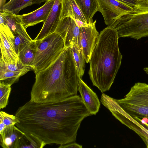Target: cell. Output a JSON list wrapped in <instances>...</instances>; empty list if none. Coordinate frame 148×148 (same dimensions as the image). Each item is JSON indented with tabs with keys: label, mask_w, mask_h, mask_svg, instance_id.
<instances>
[{
	"label": "cell",
	"mask_w": 148,
	"mask_h": 148,
	"mask_svg": "<svg viewBox=\"0 0 148 148\" xmlns=\"http://www.w3.org/2000/svg\"><path fill=\"white\" fill-rule=\"evenodd\" d=\"M91 114L77 95L60 101L36 103L29 101L15 114V125L39 143L42 147L75 142L82 121Z\"/></svg>",
	"instance_id": "obj_1"
},
{
	"label": "cell",
	"mask_w": 148,
	"mask_h": 148,
	"mask_svg": "<svg viewBox=\"0 0 148 148\" xmlns=\"http://www.w3.org/2000/svg\"><path fill=\"white\" fill-rule=\"evenodd\" d=\"M35 75L30 93L31 102H56L77 94L81 78L71 47H65L54 62Z\"/></svg>",
	"instance_id": "obj_2"
},
{
	"label": "cell",
	"mask_w": 148,
	"mask_h": 148,
	"mask_svg": "<svg viewBox=\"0 0 148 148\" xmlns=\"http://www.w3.org/2000/svg\"><path fill=\"white\" fill-rule=\"evenodd\" d=\"M119 38L115 29L105 28L99 34L89 62L90 78L102 93L110 89L121 64Z\"/></svg>",
	"instance_id": "obj_3"
},
{
	"label": "cell",
	"mask_w": 148,
	"mask_h": 148,
	"mask_svg": "<svg viewBox=\"0 0 148 148\" xmlns=\"http://www.w3.org/2000/svg\"><path fill=\"white\" fill-rule=\"evenodd\" d=\"M109 26L116 30L119 38L138 40L148 37V0L138 1L132 11L119 17Z\"/></svg>",
	"instance_id": "obj_4"
},
{
	"label": "cell",
	"mask_w": 148,
	"mask_h": 148,
	"mask_svg": "<svg viewBox=\"0 0 148 148\" xmlns=\"http://www.w3.org/2000/svg\"><path fill=\"white\" fill-rule=\"evenodd\" d=\"M35 40L36 50L32 65L35 73L52 64L65 48L63 40L55 32L41 39Z\"/></svg>",
	"instance_id": "obj_5"
},
{
	"label": "cell",
	"mask_w": 148,
	"mask_h": 148,
	"mask_svg": "<svg viewBox=\"0 0 148 148\" xmlns=\"http://www.w3.org/2000/svg\"><path fill=\"white\" fill-rule=\"evenodd\" d=\"M115 100L122 108L133 118L148 119V84H135L125 97Z\"/></svg>",
	"instance_id": "obj_6"
},
{
	"label": "cell",
	"mask_w": 148,
	"mask_h": 148,
	"mask_svg": "<svg viewBox=\"0 0 148 148\" xmlns=\"http://www.w3.org/2000/svg\"><path fill=\"white\" fill-rule=\"evenodd\" d=\"M101 103L116 119L138 135L148 148V131L141 123L139 118L131 116L122 108L115 99L108 96L103 98Z\"/></svg>",
	"instance_id": "obj_7"
},
{
	"label": "cell",
	"mask_w": 148,
	"mask_h": 148,
	"mask_svg": "<svg viewBox=\"0 0 148 148\" xmlns=\"http://www.w3.org/2000/svg\"><path fill=\"white\" fill-rule=\"evenodd\" d=\"M98 12L102 14L105 24L109 26L121 16L132 11L133 8L117 0H97Z\"/></svg>",
	"instance_id": "obj_8"
},
{
	"label": "cell",
	"mask_w": 148,
	"mask_h": 148,
	"mask_svg": "<svg viewBox=\"0 0 148 148\" xmlns=\"http://www.w3.org/2000/svg\"><path fill=\"white\" fill-rule=\"evenodd\" d=\"M55 32L62 38L65 47L76 44L81 49L80 28L73 18L66 17L60 20Z\"/></svg>",
	"instance_id": "obj_9"
},
{
	"label": "cell",
	"mask_w": 148,
	"mask_h": 148,
	"mask_svg": "<svg viewBox=\"0 0 148 148\" xmlns=\"http://www.w3.org/2000/svg\"><path fill=\"white\" fill-rule=\"evenodd\" d=\"M13 37L8 27L3 23H0V59L7 63L16 62L19 59L14 47Z\"/></svg>",
	"instance_id": "obj_10"
},
{
	"label": "cell",
	"mask_w": 148,
	"mask_h": 148,
	"mask_svg": "<svg viewBox=\"0 0 148 148\" xmlns=\"http://www.w3.org/2000/svg\"><path fill=\"white\" fill-rule=\"evenodd\" d=\"M96 22L95 20L87 26L80 27L81 49L87 63L89 62L99 35L96 29Z\"/></svg>",
	"instance_id": "obj_11"
},
{
	"label": "cell",
	"mask_w": 148,
	"mask_h": 148,
	"mask_svg": "<svg viewBox=\"0 0 148 148\" xmlns=\"http://www.w3.org/2000/svg\"><path fill=\"white\" fill-rule=\"evenodd\" d=\"M55 0H47L41 7L29 13L18 15L24 27L35 25L40 23H44L47 20Z\"/></svg>",
	"instance_id": "obj_12"
},
{
	"label": "cell",
	"mask_w": 148,
	"mask_h": 148,
	"mask_svg": "<svg viewBox=\"0 0 148 148\" xmlns=\"http://www.w3.org/2000/svg\"><path fill=\"white\" fill-rule=\"evenodd\" d=\"M62 0H55L48 17L35 40L41 39L55 32L60 21Z\"/></svg>",
	"instance_id": "obj_13"
},
{
	"label": "cell",
	"mask_w": 148,
	"mask_h": 148,
	"mask_svg": "<svg viewBox=\"0 0 148 148\" xmlns=\"http://www.w3.org/2000/svg\"><path fill=\"white\" fill-rule=\"evenodd\" d=\"M78 90L82 100L91 115H96L100 106V102L96 94L80 78Z\"/></svg>",
	"instance_id": "obj_14"
},
{
	"label": "cell",
	"mask_w": 148,
	"mask_h": 148,
	"mask_svg": "<svg viewBox=\"0 0 148 148\" xmlns=\"http://www.w3.org/2000/svg\"><path fill=\"white\" fill-rule=\"evenodd\" d=\"M0 134V145L3 148H18L19 141L25 133L15 125L6 127Z\"/></svg>",
	"instance_id": "obj_15"
},
{
	"label": "cell",
	"mask_w": 148,
	"mask_h": 148,
	"mask_svg": "<svg viewBox=\"0 0 148 148\" xmlns=\"http://www.w3.org/2000/svg\"><path fill=\"white\" fill-rule=\"evenodd\" d=\"M70 17L75 20L77 23L81 22L88 25L87 22L75 0H62L60 20Z\"/></svg>",
	"instance_id": "obj_16"
},
{
	"label": "cell",
	"mask_w": 148,
	"mask_h": 148,
	"mask_svg": "<svg viewBox=\"0 0 148 148\" xmlns=\"http://www.w3.org/2000/svg\"><path fill=\"white\" fill-rule=\"evenodd\" d=\"M47 0H10L6 3L0 11L18 14L23 9L34 4H39Z\"/></svg>",
	"instance_id": "obj_17"
},
{
	"label": "cell",
	"mask_w": 148,
	"mask_h": 148,
	"mask_svg": "<svg viewBox=\"0 0 148 148\" xmlns=\"http://www.w3.org/2000/svg\"><path fill=\"white\" fill-rule=\"evenodd\" d=\"M85 17L88 24L92 22V18L98 12V5L97 0H75Z\"/></svg>",
	"instance_id": "obj_18"
},
{
	"label": "cell",
	"mask_w": 148,
	"mask_h": 148,
	"mask_svg": "<svg viewBox=\"0 0 148 148\" xmlns=\"http://www.w3.org/2000/svg\"><path fill=\"white\" fill-rule=\"evenodd\" d=\"M36 50V41L32 40L29 44L19 52L18 55V58L24 64L32 67Z\"/></svg>",
	"instance_id": "obj_19"
},
{
	"label": "cell",
	"mask_w": 148,
	"mask_h": 148,
	"mask_svg": "<svg viewBox=\"0 0 148 148\" xmlns=\"http://www.w3.org/2000/svg\"><path fill=\"white\" fill-rule=\"evenodd\" d=\"M12 33L14 47L18 56L21 50L29 44L32 40L27 33L26 29L23 25Z\"/></svg>",
	"instance_id": "obj_20"
},
{
	"label": "cell",
	"mask_w": 148,
	"mask_h": 148,
	"mask_svg": "<svg viewBox=\"0 0 148 148\" xmlns=\"http://www.w3.org/2000/svg\"><path fill=\"white\" fill-rule=\"evenodd\" d=\"M0 23L6 25L12 33L16 32L23 25L18 14L3 11L0 12Z\"/></svg>",
	"instance_id": "obj_21"
},
{
	"label": "cell",
	"mask_w": 148,
	"mask_h": 148,
	"mask_svg": "<svg viewBox=\"0 0 148 148\" xmlns=\"http://www.w3.org/2000/svg\"><path fill=\"white\" fill-rule=\"evenodd\" d=\"M0 69L22 72L25 74L29 71L33 70V68L32 66L24 64L19 59L16 62L12 63H7L0 59Z\"/></svg>",
	"instance_id": "obj_22"
},
{
	"label": "cell",
	"mask_w": 148,
	"mask_h": 148,
	"mask_svg": "<svg viewBox=\"0 0 148 148\" xmlns=\"http://www.w3.org/2000/svg\"><path fill=\"white\" fill-rule=\"evenodd\" d=\"M71 48L78 73L81 78L85 71V60L81 49L77 45H72Z\"/></svg>",
	"instance_id": "obj_23"
},
{
	"label": "cell",
	"mask_w": 148,
	"mask_h": 148,
	"mask_svg": "<svg viewBox=\"0 0 148 148\" xmlns=\"http://www.w3.org/2000/svg\"><path fill=\"white\" fill-rule=\"evenodd\" d=\"M25 74L23 73L0 69V82L11 86L17 82L20 77Z\"/></svg>",
	"instance_id": "obj_24"
},
{
	"label": "cell",
	"mask_w": 148,
	"mask_h": 148,
	"mask_svg": "<svg viewBox=\"0 0 148 148\" xmlns=\"http://www.w3.org/2000/svg\"><path fill=\"white\" fill-rule=\"evenodd\" d=\"M11 85L0 82V109L5 108L8 105L11 90Z\"/></svg>",
	"instance_id": "obj_25"
},
{
	"label": "cell",
	"mask_w": 148,
	"mask_h": 148,
	"mask_svg": "<svg viewBox=\"0 0 148 148\" xmlns=\"http://www.w3.org/2000/svg\"><path fill=\"white\" fill-rule=\"evenodd\" d=\"M0 121H1L6 127L15 125L17 122L15 115L9 114L3 111L0 112Z\"/></svg>",
	"instance_id": "obj_26"
},
{
	"label": "cell",
	"mask_w": 148,
	"mask_h": 148,
	"mask_svg": "<svg viewBox=\"0 0 148 148\" xmlns=\"http://www.w3.org/2000/svg\"><path fill=\"white\" fill-rule=\"evenodd\" d=\"M119 1L125 3L133 9L137 5L138 1L134 0H117Z\"/></svg>",
	"instance_id": "obj_27"
},
{
	"label": "cell",
	"mask_w": 148,
	"mask_h": 148,
	"mask_svg": "<svg viewBox=\"0 0 148 148\" xmlns=\"http://www.w3.org/2000/svg\"><path fill=\"white\" fill-rule=\"evenodd\" d=\"M82 145L75 143V142L61 145L58 147L60 148H82Z\"/></svg>",
	"instance_id": "obj_28"
},
{
	"label": "cell",
	"mask_w": 148,
	"mask_h": 148,
	"mask_svg": "<svg viewBox=\"0 0 148 148\" xmlns=\"http://www.w3.org/2000/svg\"><path fill=\"white\" fill-rule=\"evenodd\" d=\"M6 127L4 123L1 121H0V134L3 132Z\"/></svg>",
	"instance_id": "obj_29"
},
{
	"label": "cell",
	"mask_w": 148,
	"mask_h": 148,
	"mask_svg": "<svg viewBox=\"0 0 148 148\" xmlns=\"http://www.w3.org/2000/svg\"><path fill=\"white\" fill-rule=\"evenodd\" d=\"M6 0H0V11H1L3 6L6 3Z\"/></svg>",
	"instance_id": "obj_30"
},
{
	"label": "cell",
	"mask_w": 148,
	"mask_h": 148,
	"mask_svg": "<svg viewBox=\"0 0 148 148\" xmlns=\"http://www.w3.org/2000/svg\"><path fill=\"white\" fill-rule=\"evenodd\" d=\"M140 120L142 124L143 125L144 127L148 131V123L146 122H143L141 121V119L140 118Z\"/></svg>",
	"instance_id": "obj_31"
},
{
	"label": "cell",
	"mask_w": 148,
	"mask_h": 148,
	"mask_svg": "<svg viewBox=\"0 0 148 148\" xmlns=\"http://www.w3.org/2000/svg\"><path fill=\"white\" fill-rule=\"evenodd\" d=\"M143 70L148 75V67H146L143 68Z\"/></svg>",
	"instance_id": "obj_32"
},
{
	"label": "cell",
	"mask_w": 148,
	"mask_h": 148,
	"mask_svg": "<svg viewBox=\"0 0 148 148\" xmlns=\"http://www.w3.org/2000/svg\"><path fill=\"white\" fill-rule=\"evenodd\" d=\"M135 0V1H141V0Z\"/></svg>",
	"instance_id": "obj_33"
}]
</instances>
